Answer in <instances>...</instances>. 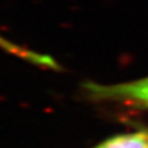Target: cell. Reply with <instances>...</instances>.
Masks as SVG:
<instances>
[{
  "label": "cell",
  "mask_w": 148,
  "mask_h": 148,
  "mask_svg": "<svg viewBox=\"0 0 148 148\" xmlns=\"http://www.w3.org/2000/svg\"><path fill=\"white\" fill-rule=\"evenodd\" d=\"M84 90L96 100L115 101L148 109V77L119 84L89 82L84 84Z\"/></svg>",
  "instance_id": "cell-1"
},
{
  "label": "cell",
  "mask_w": 148,
  "mask_h": 148,
  "mask_svg": "<svg viewBox=\"0 0 148 148\" xmlns=\"http://www.w3.org/2000/svg\"><path fill=\"white\" fill-rule=\"evenodd\" d=\"M94 148H148V128L114 136Z\"/></svg>",
  "instance_id": "cell-3"
},
{
  "label": "cell",
  "mask_w": 148,
  "mask_h": 148,
  "mask_svg": "<svg viewBox=\"0 0 148 148\" xmlns=\"http://www.w3.org/2000/svg\"><path fill=\"white\" fill-rule=\"evenodd\" d=\"M0 48L12 56H16V57L24 59V61L30 62L31 64H36V66L49 68V69H58L59 68L58 63L56 62L52 57H49L47 54L37 53V52H34V51L24 48V47H21V46L11 42L10 40H8L3 36H0Z\"/></svg>",
  "instance_id": "cell-2"
}]
</instances>
